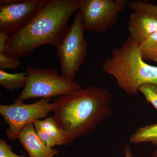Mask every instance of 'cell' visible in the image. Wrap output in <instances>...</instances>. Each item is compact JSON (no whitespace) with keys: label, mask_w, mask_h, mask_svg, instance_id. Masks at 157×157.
I'll use <instances>...</instances> for the list:
<instances>
[{"label":"cell","mask_w":157,"mask_h":157,"mask_svg":"<svg viewBox=\"0 0 157 157\" xmlns=\"http://www.w3.org/2000/svg\"><path fill=\"white\" fill-rule=\"evenodd\" d=\"M27 73H7L5 70H0V84L10 92L20 89L25 86Z\"/></svg>","instance_id":"12"},{"label":"cell","mask_w":157,"mask_h":157,"mask_svg":"<svg viewBox=\"0 0 157 157\" xmlns=\"http://www.w3.org/2000/svg\"><path fill=\"white\" fill-rule=\"evenodd\" d=\"M128 0H80L85 29L104 33L115 25L119 14L128 6Z\"/></svg>","instance_id":"7"},{"label":"cell","mask_w":157,"mask_h":157,"mask_svg":"<svg viewBox=\"0 0 157 157\" xmlns=\"http://www.w3.org/2000/svg\"><path fill=\"white\" fill-rule=\"evenodd\" d=\"M27 80L20 94L15 99L24 102L31 98L48 99L70 94L81 89L76 82L69 80L53 68H26Z\"/></svg>","instance_id":"4"},{"label":"cell","mask_w":157,"mask_h":157,"mask_svg":"<svg viewBox=\"0 0 157 157\" xmlns=\"http://www.w3.org/2000/svg\"><path fill=\"white\" fill-rule=\"evenodd\" d=\"M9 35L0 31V53L5 52L6 42Z\"/></svg>","instance_id":"19"},{"label":"cell","mask_w":157,"mask_h":157,"mask_svg":"<svg viewBox=\"0 0 157 157\" xmlns=\"http://www.w3.org/2000/svg\"><path fill=\"white\" fill-rule=\"evenodd\" d=\"M0 157H25L18 155L11 150V147L7 141L1 139L0 140Z\"/></svg>","instance_id":"18"},{"label":"cell","mask_w":157,"mask_h":157,"mask_svg":"<svg viewBox=\"0 0 157 157\" xmlns=\"http://www.w3.org/2000/svg\"><path fill=\"white\" fill-rule=\"evenodd\" d=\"M48 0H1L0 31L14 34L25 26Z\"/></svg>","instance_id":"8"},{"label":"cell","mask_w":157,"mask_h":157,"mask_svg":"<svg viewBox=\"0 0 157 157\" xmlns=\"http://www.w3.org/2000/svg\"><path fill=\"white\" fill-rule=\"evenodd\" d=\"M33 124L37 135L45 146L53 148L67 145L66 137L53 117L35 121Z\"/></svg>","instance_id":"11"},{"label":"cell","mask_w":157,"mask_h":157,"mask_svg":"<svg viewBox=\"0 0 157 157\" xmlns=\"http://www.w3.org/2000/svg\"><path fill=\"white\" fill-rule=\"evenodd\" d=\"M104 73L113 76L120 88L127 94L137 95L139 88L146 84L157 85V67L142 58L139 44L129 36L102 65Z\"/></svg>","instance_id":"3"},{"label":"cell","mask_w":157,"mask_h":157,"mask_svg":"<svg viewBox=\"0 0 157 157\" xmlns=\"http://www.w3.org/2000/svg\"><path fill=\"white\" fill-rule=\"evenodd\" d=\"M139 48L144 61L157 63V33L144 40L139 45Z\"/></svg>","instance_id":"14"},{"label":"cell","mask_w":157,"mask_h":157,"mask_svg":"<svg viewBox=\"0 0 157 157\" xmlns=\"http://www.w3.org/2000/svg\"><path fill=\"white\" fill-rule=\"evenodd\" d=\"M128 6L134 11H147L157 14V4H152L144 1H132L128 2Z\"/></svg>","instance_id":"16"},{"label":"cell","mask_w":157,"mask_h":157,"mask_svg":"<svg viewBox=\"0 0 157 157\" xmlns=\"http://www.w3.org/2000/svg\"><path fill=\"white\" fill-rule=\"evenodd\" d=\"M125 157H132V152H131V148L129 145H127L125 148Z\"/></svg>","instance_id":"20"},{"label":"cell","mask_w":157,"mask_h":157,"mask_svg":"<svg viewBox=\"0 0 157 157\" xmlns=\"http://www.w3.org/2000/svg\"><path fill=\"white\" fill-rule=\"evenodd\" d=\"M17 139L30 157H53L58 155V150L45 146L37 135L33 124H29L21 131Z\"/></svg>","instance_id":"10"},{"label":"cell","mask_w":157,"mask_h":157,"mask_svg":"<svg viewBox=\"0 0 157 157\" xmlns=\"http://www.w3.org/2000/svg\"><path fill=\"white\" fill-rule=\"evenodd\" d=\"M79 6L80 0H48L25 26L9 35L4 52L18 59L31 55L42 45L57 47L69 28V20Z\"/></svg>","instance_id":"2"},{"label":"cell","mask_w":157,"mask_h":157,"mask_svg":"<svg viewBox=\"0 0 157 157\" xmlns=\"http://www.w3.org/2000/svg\"><path fill=\"white\" fill-rule=\"evenodd\" d=\"M138 91L143 95L147 102L151 104L157 111V85L144 84L139 88Z\"/></svg>","instance_id":"15"},{"label":"cell","mask_w":157,"mask_h":157,"mask_svg":"<svg viewBox=\"0 0 157 157\" xmlns=\"http://www.w3.org/2000/svg\"><path fill=\"white\" fill-rule=\"evenodd\" d=\"M128 29L130 36L140 45L157 33V14L147 11H134L129 16Z\"/></svg>","instance_id":"9"},{"label":"cell","mask_w":157,"mask_h":157,"mask_svg":"<svg viewBox=\"0 0 157 157\" xmlns=\"http://www.w3.org/2000/svg\"><path fill=\"white\" fill-rule=\"evenodd\" d=\"M130 142L135 144H157V123L138 128L130 137Z\"/></svg>","instance_id":"13"},{"label":"cell","mask_w":157,"mask_h":157,"mask_svg":"<svg viewBox=\"0 0 157 157\" xmlns=\"http://www.w3.org/2000/svg\"><path fill=\"white\" fill-rule=\"evenodd\" d=\"M21 65L18 59L9 56L5 52L0 53V70L17 69Z\"/></svg>","instance_id":"17"},{"label":"cell","mask_w":157,"mask_h":157,"mask_svg":"<svg viewBox=\"0 0 157 157\" xmlns=\"http://www.w3.org/2000/svg\"><path fill=\"white\" fill-rule=\"evenodd\" d=\"M111 93L91 85L53 102V118L67 140V145L94 130L112 114Z\"/></svg>","instance_id":"1"},{"label":"cell","mask_w":157,"mask_h":157,"mask_svg":"<svg viewBox=\"0 0 157 157\" xmlns=\"http://www.w3.org/2000/svg\"><path fill=\"white\" fill-rule=\"evenodd\" d=\"M10 105H0V113L4 123L8 125L6 133L8 139L13 142L21 131L35 121L46 117L53 109V103L49 99L42 98L36 103L25 104L14 100Z\"/></svg>","instance_id":"6"},{"label":"cell","mask_w":157,"mask_h":157,"mask_svg":"<svg viewBox=\"0 0 157 157\" xmlns=\"http://www.w3.org/2000/svg\"><path fill=\"white\" fill-rule=\"evenodd\" d=\"M85 30L81 12L77 11L72 25L56 47L61 75L69 80L73 81L87 55Z\"/></svg>","instance_id":"5"},{"label":"cell","mask_w":157,"mask_h":157,"mask_svg":"<svg viewBox=\"0 0 157 157\" xmlns=\"http://www.w3.org/2000/svg\"><path fill=\"white\" fill-rule=\"evenodd\" d=\"M155 145H156L157 147L156 149L154 152L153 154L152 157H157V144H155Z\"/></svg>","instance_id":"21"}]
</instances>
